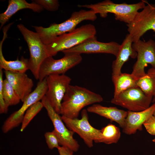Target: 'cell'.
Listing matches in <instances>:
<instances>
[{
    "label": "cell",
    "instance_id": "d4e9b609",
    "mask_svg": "<svg viewBox=\"0 0 155 155\" xmlns=\"http://www.w3.org/2000/svg\"><path fill=\"white\" fill-rule=\"evenodd\" d=\"M44 107L42 102L38 101L31 106L26 111L22 123L20 131L22 132L32 119Z\"/></svg>",
    "mask_w": 155,
    "mask_h": 155
},
{
    "label": "cell",
    "instance_id": "6da1fadb",
    "mask_svg": "<svg viewBox=\"0 0 155 155\" xmlns=\"http://www.w3.org/2000/svg\"><path fill=\"white\" fill-rule=\"evenodd\" d=\"M103 100L98 94L83 87L70 85L61 103L60 114L71 119L78 118L83 108Z\"/></svg>",
    "mask_w": 155,
    "mask_h": 155
},
{
    "label": "cell",
    "instance_id": "277c9868",
    "mask_svg": "<svg viewBox=\"0 0 155 155\" xmlns=\"http://www.w3.org/2000/svg\"><path fill=\"white\" fill-rule=\"evenodd\" d=\"M95 26L86 24L60 35L52 42L46 45L49 56L56 55L60 51L74 47L91 37L96 36Z\"/></svg>",
    "mask_w": 155,
    "mask_h": 155
},
{
    "label": "cell",
    "instance_id": "f546056e",
    "mask_svg": "<svg viewBox=\"0 0 155 155\" xmlns=\"http://www.w3.org/2000/svg\"><path fill=\"white\" fill-rule=\"evenodd\" d=\"M57 149L59 155H73L74 152L67 147L61 146Z\"/></svg>",
    "mask_w": 155,
    "mask_h": 155
},
{
    "label": "cell",
    "instance_id": "ffe728a7",
    "mask_svg": "<svg viewBox=\"0 0 155 155\" xmlns=\"http://www.w3.org/2000/svg\"><path fill=\"white\" fill-rule=\"evenodd\" d=\"M7 31H4V36L0 43V69L5 71L25 73L29 69L28 59L22 57L20 60L7 61L4 58L2 51V46L7 36Z\"/></svg>",
    "mask_w": 155,
    "mask_h": 155
},
{
    "label": "cell",
    "instance_id": "7402d4cb",
    "mask_svg": "<svg viewBox=\"0 0 155 155\" xmlns=\"http://www.w3.org/2000/svg\"><path fill=\"white\" fill-rule=\"evenodd\" d=\"M102 137L99 143L110 144L117 143L121 137L119 128L112 123H108L100 130Z\"/></svg>",
    "mask_w": 155,
    "mask_h": 155
},
{
    "label": "cell",
    "instance_id": "7a4b0ae2",
    "mask_svg": "<svg viewBox=\"0 0 155 155\" xmlns=\"http://www.w3.org/2000/svg\"><path fill=\"white\" fill-rule=\"evenodd\" d=\"M96 14L92 10L81 9L72 13L70 17L60 24H53L48 27L32 26L39 35L43 43L47 45L56 38L75 28L80 23L85 20L94 21L97 18Z\"/></svg>",
    "mask_w": 155,
    "mask_h": 155
},
{
    "label": "cell",
    "instance_id": "5bb4252c",
    "mask_svg": "<svg viewBox=\"0 0 155 155\" xmlns=\"http://www.w3.org/2000/svg\"><path fill=\"white\" fill-rule=\"evenodd\" d=\"M120 45L114 41L103 42L97 40L96 36L91 37L71 48L62 51L64 55L71 54L105 53L115 57Z\"/></svg>",
    "mask_w": 155,
    "mask_h": 155
},
{
    "label": "cell",
    "instance_id": "d6a6232c",
    "mask_svg": "<svg viewBox=\"0 0 155 155\" xmlns=\"http://www.w3.org/2000/svg\"><path fill=\"white\" fill-rule=\"evenodd\" d=\"M153 115L155 116V111Z\"/></svg>",
    "mask_w": 155,
    "mask_h": 155
},
{
    "label": "cell",
    "instance_id": "9c48e42d",
    "mask_svg": "<svg viewBox=\"0 0 155 155\" xmlns=\"http://www.w3.org/2000/svg\"><path fill=\"white\" fill-rule=\"evenodd\" d=\"M153 98L146 96L140 88L136 87L126 90L113 97L111 102L128 111L137 112L149 108Z\"/></svg>",
    "mask_w": 155,
    "mask_h": 155
},
{
    "label": "cell",
    "instance_id": "484cf974",
    "mask_svg": "<svg viewBox=\"0 0 155 155\" xmlns=\"http://www.w3.org/2000/svg\"><path fill=\"white\" fill-rule=\"evenodd\" d=\"M32 2L41 6L47 10L54 11H57L59 6L57 0H33Z\"/></svg>",
    "mask_w": 155,
    "mask_h": 155
},
{
    "label": "cell",
    "instance_id": "7c38bea8",
    "mask_svg": "<svg viewBox=\"0 0 155 155\" xmlns=\"http://www.w3.org/2000/svg\"><path fill=\"white\" fill-rule=\"evenodd\" d=\"M132 47L137 55L131 73L137 79L146 74L145 69L148 64L155 69V41L152 39L147 41L140 39L133 42Z\"/></svg>",
    "mask_w": 155,
    "mask_h": 155
},
{
    "label": "cell",
    "instance_id": "4316f807",
    "mask_svg": "<svg viewBox=\"0 0 155 155\" xmlns=\"http://www.w3.org/2000/svg\"><path fill=\"white\" fill-rule=\"evenodd\" d=\"M46 143L51 150L54 148L58 149L60 146L59 139L55 132H47L44 135Z\"/></svg>",
    "mask_w": 155,
    "mask_h": 155
},
{
    "label": "cell",
    "instance_id": "603a6c76",
    "mask_svg": "<svg viewBox=\"0 0 155 155\" xmlns=\"http://www.w3.org/2000/svg\"><path fill=\"white\" fill-rule=\"evenodd\" d=\"M136 86L140 88L147 96L153 98L155 95V80L151 75L146 74L137 79Z\"/></svg>",
    "mask_w": 155,
    "mask_h": 155
},
{
    "label": "cell",
    "instance_id": "f1b7e54d",
    "mask_svg": "<svg viewBox=\"0 0 155 155\" xmlns=\"http://www.w3.org/2000/svg\"><path fill=\"white\" fill-rule=\"evenodd\" d=\"M143 125L146 131L150 135L155 136V116L150 117L144 123Z\"/></svg>",
    "mask_w": 155,
    "mask_h": 155
},
{
    "label": "cell",
    "instance_id": "30bf717a",
    "mask_svg": "<svg viewBox=\"0 0 155 155\" xmlns=\"http://www.w3.org/2000/svg\"><path fill=\"white\" fill-rule=\"evenodd\" d=\"M41 100L53 123L54 127L53 131L59 139L60 145L67 147L73 152L78 151L80 145L73 138L74 132L65 125L61 116L55 111L45 96Z\"/></svg>",
    "mask_w": 155,
    "mask_h": 155
},
{
    "label": "cell",
    "instance_id": "3957f363",
    "mask_svg": "<svg viewBox=\"0 0 155 155\" xmlns=\"http://www.w3.org/2000/svg\"><path fill=\"white\" fill-rule=\"evenodd\" d=\"M146 1L142 0L134 4L126 3H116L110 0H105L95 4L78 5L79 7L88 8L95 14L98 13L102 18H105L109 13H113L117 20L123 22L127 24L131 22L139 12L146 6Z\"/></svg>",
    "mask_w": 155,
    "mask_h": 155
},
{
    "label": "cell",
    "instance_id": "2e32d148",
    "mask_svg": "<svg viewBox=\"0 0 155 155\" xmlns=\"http://www.w3.org/2000/svg\"><path fill=\"white\" fill-rule=\"evenodd\" d=\"M155 111V103L147 109L141 111H127L123 129V132L127 135L135 133L137 131L142 130V125L150 117L153 115Z\"/></svg>",
    "mask_w": 155,
    "mask_h": 155
},
{
    "label": "cell",
    "instance_id": "52a82bcc",
    "mask_svg": "<svg viewBox=\"0 0 155 155\" xmlns=\"http://www.w3.org/2000/svg\"><path fill=\"white\" fill-rule=\"evenodd\" d=\"M81 118L71 119L61 116L66 126L69 130L77 133L89 148L93 146V142L99 143L102 137L100 130L96 129L90 123L88 111L83 109L81 113Z\"/></svg>",
    "mask_w": 155,
    "mask_h": 155
},
{
    "label": "cell",
    "instance_id": "4dcf8cb0",
    "mask_svg": "<svg viewBox=\"0 0 155 155\" xmlns=\"http://www.w3.org/2000/svg\"><path fill=\"white\" fill-rule=\"evenodd\" d=\"M147 73L152 76L155 80V69L152 67L150 68L148 70ZM155 101V95L153 98L152 102L153 103Z\"/></svg>",
    "mask_w": 155,
    "mask_h": 155
},
{
    "label": "cell",
    "instance_id": "836d02e7",
    "mask_svg": "<svg viewBox=\"0 0 155 155\" xmlns=\"http://www.w3.org/2000/svg\"><path fill=\"white\" fill-rule=\"evenodd\" d=\"M155 103V101L153 103Z\"/></svg>",
    "mask_w": 155,
    "mask_h": 155
},
{
    "label": "cell",
    "instance_id": "d6986e66",
    "mask_svg": "<svg viewBox=\"0 0 155 155\" xmlns=\"http://www.w3.org/2000/svg\"><path fill=\"white\" fill-rule=\"evenodd\" d=\"M25 9H31L38 13L44 9L40 5L33 2L29 3L25 0H9L7 9L0 14V29L13 15L19 11Z\"/></svg>",
    "mask_w": 155,
    "mask_h": 155
},
{
    "label": "cell",
    "instance_id": "ba28073f",
    "mask_svg": "<svg viewBox=\"0 0 155 155\" xmlns=\"http://www.w3.org/2000/svg\"><path fill=\"white\" fill-rule=\"evenodd\" d=\"M64 55V57L59 59H55L52 56H49L44 60L39 69V81L50 75L64 74L69 70L79 64L82 60L80 54Z\"/></svg>",
    "mask_w": 155,
    "mask_h": 155
},
{
    "label": "cell",
    "instance_id": "9a60e30c",
    "mask_svg": "<svg viewBox=\"0 0 155 155\" xmlns=\"http://www.w3.org/2000/svg\"><path fill=\"white\" fill-rule=\"evenodd\" d=\"M5 79L22 102L32 92L34 83L25 73L4 71Z\"/></svg>",
    "mask_w": 155,
    "mask_h": 155
},
{
    "label": "cell",
    "instance_id": "8992f818",
    "mask_svg": "<svg viewBox=\"0 0 155 155\" xmlns=\"http://www.w3.org/2000/svg\"><path fill=\"white\" fill-rule=\"evenodd\" d=\"M47 90L46 78L43 80L39 81L35 89L23 101L21 107L11 114L5 120L2 127L3 132L6 133L22 123L27 110L32 105L41 100Z\"/></svg>",
    "mask_w": 155,
    "mask_h": 155
},
{
    "label": "cell",
    "instance_id": "e0dca14e",
    "mask_svg": "<svg viewBox=\"0 0 155 155\" xmlns=\"http://www.w3.org/2000/svg\"><path fill=\"white\" fill-rule=\"evenodd\" d=\"M133 43L131 36L129 34H127L120 45L115 59L112 62V80L115 78L121 73V71L123 65L130 57L133 59L137 57V53L132 47Z\"/></svg>",
    "mask_w": 155,
    "mask_h": 155
},
{
    "label": "cell",
    "instance_id": "4fadbf2b",
    "mask_svg": "<svg viewBox=\"0 0 155 155\" xmlns=\"http://www.w3.org/2000/svg\"><path fill=\"white\" fill-rule=\"evenodd\" d=\"M46 79L48 90L45 96L55 111L60 115L61 103L71 79L65 74L50 75Z\"/></svg>",
    "mask_w": 155,
    "mask_h": 155
},
{
    "label": "cell",
    "instance_id": "44dd1931",
    "mask_svg": "<svg viewBox=\"0 0 155 155\" xmlns=\"http://www.w3.org/2000/svg\"><path fill=\"white\" fill-rule=\"evenodd\" d=\"M137 79L131 73H121L115 78L112 80L115 88L113 97L129 88L137 87Z\"/></svg>",
    "mask_w": 155,
    "mask_h": 155
},
{
    "label": "cell",
    "instance_id": "cb8c5ba5",
    "mask_svg": "<svg viewBox=\"0 0 155 155\" xmlns=\"http://www.w3.org/2000/svg\"><path fill=\"white\" fill-rule=\"evenodd\" d=\"M2 94L5 101L9 107L18 104L21 100L6 79L3 82Z\"/></svg>",
    "mask_w": 155,
    "mask_h": 155
},
{
    "label": "cell",
    "instance_id": "8fae6325",
    "mask_svg": "<svg viewBox=\"0 0 155 155\" xmlns=\"http://www.w3.org/2000/svg\"><path fill=\"white\" fill-rule=\"evenodd\" d=\"M147 4L142 10L139 12L133 21L127 24L129 34L133 42L140 39L147 31L152 30L155 32V4Z\"/></svg>",
    "mask_w": 155,
    "mask_h": 155
},
{
    "label": "cell",
    "instance_id": "ac0fdd59",
    "mask_svg": "<svg viewBox=\"0 0 155 155\" xmlns=\"http://www.w3.org/2000/svg\"><path fill=\"white\" fill-rule=\"evenodd\" d=\"M88 112L94 113L116 122L122 128L123 127L127 111L115 107H106L98 104H94L88 107Z\"/></svg>",
    "mask_w": 155,
    "mask_h": 155
},
{
    "label": "cell",
    "instance_id": "83f0119b",
    "mask_svg": "<svg viewBox=\"0 0 155 155\" xmlns=\"http://www.w3.org/2000/svg\"><path fill=\"white\" fill-rule=\"evenodd\" d=\"M3 73L2 69H0V113L1 114L6 113L9 107L5 101L2 94Z\"/></svg>",
    "mask_w": 155,
    "mask_h": 155
},
{
    "label": "cell",
    "instance_id": "1f68e13d",
    "mask_svg": "<svg viewBox=\"0 0 155 155\" xmlns=\"http://www.w3.org/2000/svg\"><path fill=\"white\" fill-rule=\"evenodd\" d=\"M152 141L155 143V137L152 140Z\"/></svg>",
    "mask_w": 155,
    "mask_h": 155
},
{
    "label": "cell",
    "instance_id": "5b68a950",
    "mask_svg": "<svg viewBox=\"0 0 155 155\" xmlns=\"http://www.w3.org/2000/svg\"><path fill=\"white\" fill-rule=\"evenodd\" d=\"M17 28L26 42L30 54L29 67L34 78L38 80L40 66L48 57L46 45L42 41L39 34L31 31L23 24H18Z\"/></svg>",
    "mask_w": 155,
    "mask_h": 155
}]
</instances>
